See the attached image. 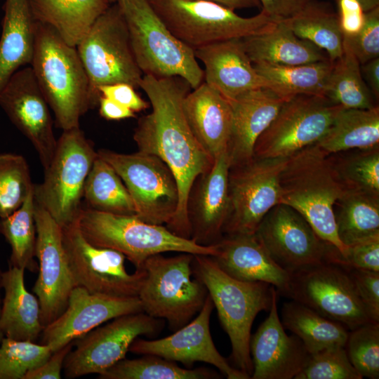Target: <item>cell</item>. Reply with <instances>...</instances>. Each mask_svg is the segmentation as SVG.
I'll return each instance as SVG.
<instances>
[{
    "mask_svg": "<svg viewBox=\"0 0 379 379\" xmlns=\"http://www.w3.org/2000/svg\"><path fill=\"white\" fill-rule=\"evenodd\" d=\"M216 254L211 256L229 276L243 281H262L286 293L290 274L272 259L255 234H223L216 243Z\"/></svg>",
    "mask_w": 379,
    "mask_h": 379,
    "instance_id": "25",
    "label": "cell"
},
{
    "mask_svg": "<svg viewBox=\"0 0 379 379\" xmlns=\"http://www.w3.org/2000/svg\"><path fill=\"white\" fill-rule=\"evenodd\" d=\"M79 229L93 246L122 253L136 269L150 256L166 252L214 256V244L204 246L180 237L166 227L147 223L135 215H119L81 208Z\"/></svg>",
    "mask_w": 379,
    "mask_h": 379,
    "instance_id": "5",
    "label": "cell"
},
{
    "mask_svg": "<svg viewBox=\"0 0 379 379\" xmlns=\"http://www.w3.org/2000/svg\"><path fill=\"white\" fill-rule=\"evenodd\" d=\"M100 95L108 98L134 112L149 107V102L142 99L131 84L118 82L103 85L98 88Z\"/></svg>",
    "mask_w": 379,
    "mask_h": 379,
    "instance_id": "49",
    "label": "cell"
},
{
    "mask_svg": "<svg viewBox=\"0 0 379 379\" xmlns=\"http://www.w3.org/2000/svg\"><path fill=\"white\" fill-rule=\"evenodd\" d=\"M343 108L321 95H298L287 100L258 138L253 157L288 158L317 143Z\"/></svg>",
    "mask_w": 379,
    "mask_h": 379,
    "instance_id": "12",
    "label": "cell"
},
{
    "mask_svg": "<svg viewBox=\"0 0 379 379\" xmlns=\"http://www.w3.org/2000/svg\"><path fill=\"white\" fill-rule=\"evenodd\" d=\"M281 321L303 343L310 354L335 346H345L349 331L342 324L328 319L291 300L284 303Z\"/></svg>",
    "mask_w": 379,
    "mask_h": 379,
    "instance_id": "34",
    "label": "cell"
},
{
    "mask_svg": "<svg viewBox=\"0 0 379 379\" xmlns=\"http://www.w3.org/2000/svg\"><path fill=\"white\" fill-rule=\"evenodd\" d=\"M100 115L110 121H119L135 117V112L118 102L100 95L98 100Z\"/></svg>",
    "mask_w": 379,
    "mask_h": 379,
    "instance_id": "53",
    "label": "cell"
},
{
    "mask_svg": "<svg viewBox=\"0 0 379 379\" xmlns=\"http://www.w3.org/2000/svg\"><path fill=\"white\" fill-rule=\"evenodd\" d=\"M171 32L193 50L211 44L244 39L272 29L266 13L242 17L220 4L201 0H148Z\"/></svg>",
    "mask_w": 379,
    "mask_h": 379,
    "instance_id": "7",
    "label": "cell"
},
{
    "mask_svg": "<svg viewBox=\"0 0 379 379\" xmlns=\"http://www.w3.org/2000/svg\"><path fill=\"white\" fill-rule=\"evenodd\" d=\"M62 243L75 286L91 293L138 297L145 277L143 267L126 271L121 253L93 246L83 236L77 222L64 227Z\"/></svg>",
    "mask_w": 379,
    "mask_h": 379,
    "instance_id": "14",
    "label": "cell"
},
{
    "mask_svg": "<svg viewBox=\"0 0 379 379\" xmlns=\"http://www.w3.org/2000/svg\"><path fill=\"white\" fill-rule=\"evenodd\" d=\"M324 95L346 109H371L376 106L364 81L361 64L345 46L343 55L333 62Z\"/></svg>",
    "mask_w": 379,
    "mask_h": 379,
    "instance_id": "38",
    "label": "cell"
},
{
    "mask_svg": "<svg viewBox=\"0 0 379 379\" xmlns=\"http://www.w3.org/2000/svg\"><path fill=\"white\" fill-rule=\"evenodd\" d=\"M99 375L100 379H206L217 378L209 369H188L155 355L120 360Z\"/></svg>",
    "mask_w": 379,
    "mask_h": 379,
    "instance_id": "40",
    "label": "cell"
},
{
    "mask_svg": "<svg viewBox=\"0 0 379 379\" xmlns=\"http://www.w3.org/2000/svg\"><path fill=\"white\" fill-rule=\"evenodd\" d=\"M214 2L232 10L261 7L259 0H201Z\"/></svg>",
    "mask_w": 379,
    "mask_h": 379,
    "instance_id": "55",
    "label": "cell"
},
{
    "mask_svg": "<svg viewBox=\"0 0 379 379\" xmlns=\"http://www.w3.org/2000/svg\"><path fill=\"white\" fill-rule=\"evenodd\" d=\"M316 145L327 154L379 147V107L343 108Z\"/></svg>",
    "mask_w": 379,
    "mask_h": 379,
    "instance_id": "32",
    "label": "cell"
},
{
    "mask_svg": "<svg viewBox=\"0 0 379 379\" xmlns=\"http://www.w3.org/2000/svg\"><path fill=\"white\" fill-rule=\"evenodd\" d=\"M83 199L87 208L119 215H135L132 198L120 176L107 161L98 157L86 178Z\"/></svg>",
    "mask_w": 379,
    "mask_h": 379,
    "instance_id": "37",
    "label": "cell"
},
{
    "mask_svg": "<svg viewBox=\"0 0 379 379\" xmlns=\"http://www.w3.org/2000/svg\"><path fill=\"white\" fill-rule=\"evenodd\" d=\"M25 270L9 265L1 273L4 298L1 308L0 326L5 337L34 342L44 329L38 298L25 285Z\"/></svg>",
    "mask_w": 379,
    "mask_h": 379,
    "instance_id": "30",
    "label": "cell"
},
{
    "mask_svg": "<svg viewBox=\"0 0 379 379\" xmlns=\"http://www.w3.org/2000/svg\"><path fill=\"white\" fill-rule=\"evenodd\" d=\"M33 188L26 159L17 154L0 153V218L18 209Z\"/></svg>",
    "mask_w": 379,
    "mask_h": 379,
    "instance_id": "42",
    "label": "cell"
},
{
    "mask_svg": "<svg viewBox=\"0 0 379 379\" xmlns=\"http://www.w3.org/2000/svg\"><path fill=\"white\" fill-rule=\"evenodd\" d=\"M182 109L192 133L213 161L227 152L232 121L227 99L202 82L186 95Z\"/></svg>",
    "mask_w": 379,
    "mask_h": 379,
    "instance_id": "27",
    "label": "cell"
},
{
    "mask_svg": "<svg viewBox=\"0 0 379 379\" xmlns=\"http://www.w3.org/2000/svg\"><path fill=\"white\" fill-rule=\"evenodd\" d=\"M52 353L48 345L4 336L0 343V379H24L29 371L44 364Z\"/></svg>",
    "mask_w": 379,
    "mask_h": 379,
    "instance_id": "43",
    "label": "cell"
},
{
    "mask_svg": "<svg viewBox=\"0 0 379 379\" xmlns=\"http://www.w3.org/2000/svg\"><path fill=\"white\" fill-rule=\"evenodd\" d=\"M0 107L33 145L46 169L53 157L58 139L51 108L31 66L18 70L1 90Z\"/></svg>",
    "mask_w": 379,
    "mask_h": 379,
    "instance_id": "19",
    "label": "cell"
},
{
    "mask_svg": "<svg viewBox=\"0 0 379 379\" xmlns=\"http://www.w3.org/2000/svg\"><path fill=\"white\" fill-rule=\"evenodd\" d=\"M364 12L379 6V0H357Z\"/></svg>",
    "mask_w": 379,
    "mask_h": 379,
    "instance_id": "56",
    "label": "cell"
},
{
    "mask_svg": "<svg viewBox=\"0 0 379 379\" xmlns=\"http://www.w3.org/2000/svg\"><path fill=\"white\" fill-rule=\"evenodd\" d=\"M279 187L280 204L300 213L317 235L343 256L347 247L337 234L333 206L345 187L329 155L316 143L293 154L280 174Z\"/></svg>",
    "mask_w": 379,
    "mask_h": 379,
    "instance_id": "3",
    "label": "cell"
},
{
    "mask_svg": "<svg viewBox=\"0 0 379 379\" xmlns=\"http://www.w3.org/2000/svg\"><path fill=\"white\" fill-rule=\"evenodd\" d=\"M255 234L275 263L289 274L331 261L338 251L300 213L284 204L268 211Z\"/></svg>",
    "mask_w": 379,
    "mask_h": 379,
    "instance_id": "17",
    "label": "cell"
},
{
    "mask_svg": "<svg viewBox=\"0 0 379 379\" xmlns=\"http://www.w3.org/2000/svg\"><path fill=\"white\" fill-rule=\"evenodd\" d=\"M140 312L142 310L138 297L91 293L75 286L62 314L44 328L41 344L49 346L53 352L109 320Z\"/></svg>",
    "mask_w": 379,
    "mask_h": 379,
    "instance_id": "21",
    "label": "cell"
},
{
    "mask_svg": "<svg viewBox=\"0 0 379 379\" xmlns=\"http://www.w3.org/2000/svg\"><path fill=\"white\" fill-rule=\"evenodd\" d=\"M77 49L97 104L100 96L98 88L101 86L124 82L140 88L144 74L135 60L117 3L109 5L96 19Z\"/></svg>",
    "mask_w": 379,
    "mask_h": 379,
    "instance_id": "10",
    "label": "cell"
},
{
    "mask_svg": "<svg viewBox=\"0 0 379 379\" xmlns=\"http://www.w3.org/2000/svg\"><path fill=\"white\" fill-rule=\"evenodd\" d=\"M284 98L267 88L248 91L230 101L232 121L227 149L230 167L253 158L255 144L274 119Z\"/></svg>",
    "mask_w": 379,
    "mask_h": 379,
    "instance_id": "26",
    "label": "cell"
},
{
    "mask_svg": "<svg viewBox=\"0 0 379 379\" xmlns=\"http://www.w3.org/2000/svg\"><path fill=\"white\" fill-rule=\"evenodd\" d=\"M194 275L205 286L232 345L234 367L250 378L251 327L257 314L270 310L275 287L262 281H243L224 272L211 256L194 255Z\"/></svg>",
    "mask_w": 379,
    "mask_h": 379,
    "instance_id": "4",
    "label": "cell"
},
{
    "mask_svg": "<svg viewBox=\"0 0 379 379\" xmlns=\"http://www.w3.org/2000/svg\"><path fill=\"white\" fill-rule=\"evenodd\" d=\"M345 266L369 319L379 322V272Z\"/></svg>",
    "mask_w": 379,
    "mask_h": 379,
    "instance_id": "47",
    "label": "cell"
},
{
    "mask_svg": "<svg viewBox=\"0 0 379 379\" xmlns=\"http://www.w3.org/2000/svg\"><path fill=\"white\" fill-rule=\"evenodd\" d=\"M352 330L371 321L344 265L326 261L290 273L284 295Z\"/></svg>",
    "mask_w": 379,
    "mask_h": 379,
    "instance_id": "13",
    "label": "cell"
},
{
    "mask_svg": "<svg viewBox=\"0 0 379 379\" xmlns=\"http://www.w3.org/2000/svg\"><path fill=\"white\" fill-rule=\"evenodd\" d=\"M361 74L367 82L372 95L378 100L379 98V58L371 60L361 66Z\"/></svg>",
    "mask_w": 379,
    "mask_h": 379,
    "instance_id": "54",
    "label": "cell"
},
{
    "mask_svg": "<svg viewBox=\"0 0 379 379\" xmlns=\"http://www.w3.org/2000/svg\"><path fill=\"white\" fill-rule=\"evenodd\" d=\"M34 211L33 188L18 209L0 218V233L11 248L9 265L32 272L38 270V264L34 259L36 240Z\"/></svg>",
    "mask_w": 379,
    "mask_h": 379,
    "instance_id": "39",
    "label": "cell"
},
{
    "mask_svg": "<svg viewBox=\"0 0 379 379\" xmlns=\"http://www.w3.org/2000/svg\"><path fill=\"white\" fill-rule=\"evenodd\" d=\"M107 1L109 4H113L117 2V0H105Z\"/></svg>",
    "mask_w": 379,
    "mask_h": 379,
    "instance_id": "58",
    "label": "cell"
},
{
    "mask_svg": "<svg viewBox=\"0 0 379 379\" xmlns=\"http://www.w3.org/2000/svg\"><path fill=\"white\" fill-rule=\"evenodd\" d=\"M97 152L124 182L133 201L135 215L147 223L168 225L179 203L178 182L170 168L157 156L140 151Z\"/></svg>",
    "mask_w": 379,
    "mask_h": 379,
    "instance_id": "11",
    "label": "cell"
},
{
    "mask_svg": "<svg viewBox=\"0 0 379 379\" xmlns=\"http://www.w3.org/2000/svg\"><path fill=\"white\" fill-rule=\"evenodd\" d=\"M277 297L274 288L270 314L251 336L253 379L295 378L311 355L295 335L286 334L278 313Z\"/></svg>",
    "mask_w": 379,
    "mask_h": 379,
    "instance_id": "22",
    "label": "cell"
},
{
    "mask_svg": "<svg viewBox=\"0 0 379 379\" xmlns=\"http://www.w3.org/2000/svg\"><path fill=\"white\" fill-rule=\"evenodd\" d=\"M230 168L227 152L213 161L211 168L194 181L187 201L190 239L209 246L223 235L230 209L228 175Z\"/></svg>",
    "mask_w": 379,
    "mask_h": 379,
    "instance_id": "23",
    "label": "cell"
},
{
    "mask_svg": "<svg viewBox=\"0 0 379 379\" xmlns=\"http://www.w3.org/2000/svg\"><path fill=\"white\" fill-rule=\"evenodd\" d=\"M98 152L80 127L62 131L41 184L34 185L35 201L62 228L75 221L84 187Z\"/></svg>",
    "mask_w": 379,
    "mask_h": 379,
    "instance_id": "9",
    "label": "cell"
},
{
    "mask_svg": "<svg viewBox=\"0 0 379 379\" xmlns=\"http://www.w3.org/2000/svg\"><path fill=\"white\" fill-rule=\"evenodd\" d=\"M131 44L144 75L180 77L194 89L204 80L194 50L176 38L155 13L148 0H117Z\"/></svg>",
    "mask_w": 379,
    "mask_h": 379,
    "instance_id": "6",
    "label": "cell"
},
{
    "mask_svg": "<svg viewBox=\"0 0 379 379\" xmlns=\"http://www.w3.org/2000/svg\"><path fill=\"white\" fill-rule=\"evenodd\" d=\"M1 273H2V272H1V270L0 269V292H1V288H1ZM1 293H0V316H1ZM4 338V333L2 332L1 326H0V343H1V341L2 340V339Z\"/></svg>",
    "mask_w": 379,
    "mask_h": 379,
    "instance_id": "57",
    "label": "cell"
},
{
    "mask_svg": "<svg viewBox=\"0 0 379 379\" xmlns=\"http://www.w3.org/2000/svg\"><path fill=\"white\" fill-rule=\"evenodd\" d=\"M309 1L310 0H259L261 10L276 21L293 16Z\"/></svg>",
    "mask_w": 379,
    "mask_h": 379,
    "instance_id": "52",
    "label": "cell"
},
{
    "mask_svg": "<svg viewBox=\"0 0 379 379\" xmlns=\"http://www.w3.org/2000/svg\"><path fill=\"white\" fill-rule=\"evenodd\" d=\"M35 21L52 27L77 47L96 19L109 7L105 0H28Z\"/></svg>",
    "mask_w": 379,
    "mask_h": 379,
    "instance_id": "31",
    "label": "cell"
},
{
    "mask_svg": "<svg viewBox=\"0 0 379 379\" xmlns=\"http://www.w3.org/2000/svg\"><path fill=\"white\" fill-rule=\"evenodd\" d=\"M345 349L362 378H379V322L368 321L350 330Z\"/></svg>",
    "mask_w": 379,
    "mask_h": 379,
    "instance_id": "44",
    "label": "cell"
},
{
    "mask_svg": "<svg viewBox=\"0 0 379 379\" xmlns=\"http://www.w3.org/2000/svg\"><path fill=\"white\" fill-rule=\"evenodd\" d=\"M328 155L345 189L379 196V147Z\"/></svg>",
    "mask_w": 379,
    "mask_h": 379,
    "instance_id": "41",
    "label": "cell"
},
{
    "mask_svg": "<svg viewBox=\"0 0 379 379\" xmlns=\"http://www.w3.org/2000/svg\"><path fill=\"white\" fill-rule=\"evenodd\" d=\"M193 258L189 253L173 257L156 254L142 265L146 274L138 295L142 310L166 319L173 329L187 324L200 311L208 295L203 283L192 277Z\"/></svg>",
    "mask_w": 379,
    "mask_h": 379,
    "instance_id": "8",
    "label": "cell"
},
{
    "mask_svg": "<svg viewBox=\"0 0 379 379\" xmlns=\"http://www.w3.org/2000/svg\"><path fill=\"white\" fill-rule=\"evenodd\" d=\"M140 88L147 95L152 112L139 118L133 140L138 151L157 156L173 173L179 203L173 220L166 227L180 237L190 239L188 194L195 179L213 163L192 133L183 112V100L192 88L180 77L143 75Z\"/></svg>",
    "mask_w": 379,
    "mask_h": 379,
    "instance_id": "1",
    "label": "cell"
},
{
    "mask_svg": "<svg viewBox=\"0 0 379 379\" xmlns=\"http://www.w3.org/2000/svg\"><path fill=\"white\" fill-rule=\"evenodd\" d=\"M338 16L343 36L356 34L362 27L365 12L357 0H338Z\"/></svg>",
    "mask_w": 379,
    "mask_h": 379,
    "instance_id": "50",
    "label": "cell"
},
{
    "mask_svg": "<svg viewBox=\"0 0 379 379\" xmlns=\"http://www.w3.org/2000/svg\"><path fill=\"white\" fill-rule=\"evenodd\" d=\"M194 52L204 64V82L229 101L252 90L269 88L246 53L241 39L211 44Z\"/></svg>",
    "mask_w": 379,
    "mask_h": 379,
    "instance_id": "24",
    "label": "cell"
},
{
    "mask_svg": "<svg viewBox=\"0 0 379 379\" xmlns=\"http://www.w3.org/2000/svg\"><path fill=\"white\" fill-rule=\"evenodd\" d=\"M214 308L208 294L192 321L163 338L147 340L136 338L129 347L135 354L155 355L187 366L201 361L215 366L228 379H248L246 374L230 364L218 351L210 332V317Z\"/></svg>",
    "mask_w": 379,
    "mask_h": 379,
    "instance_id": "20",
    "label": "cell"
},
{
    "mask_svg": "<svg viewBox=\"0 0 379 379\" xmlns=\"http://www.w3.org/2000/svg\"><path fill=\"white\" fill-rule=\"evenodd\" d=\"M253 66L268 82L269 89L287 100L298 95H324L333 62L327 60L293 66L260 62Z\"/></svg>",
    "mask_w": 379,
    "mask_h": 379,
    "instance_id": "35",
    "label": "cell"
},
{
    "mask_svg": "<svg viewBox=\"0 0 379 379\" xmlns=\"http://www.w3.org/2000/svg\"><path fill=\"white\" fill-rule=\"evenodd\" d=\"M284 20L296 36L324 50L331 61L343 55V35L338 13L326 3L310 0Z\"/></svg>",
    "mask_w": 379,
    "mask_h": 379,
    "instance_id": "36",
    "label": "cell"
},
{
    "mask_svg": "<svg viewBox=\"0 0 379 379\" xmlns=\"http://www.w3.org/2000/svg\"><path fill=\"white\" fill-rule=\"evenodd\" d=\"M241 42L253 64L293 66L329 60L324 50L296 36L284 20L267 32L241 39Z\"/></svg>",
    "mask_w": 379,
    "mask_h": 379,
    "instance_id": "28",
    "label": "cell"
},
{
    "mask_svg": "<svg viewBox=\"0 0 379 379\" xmlns=\"http://www.w3.org/2000/svg\"><path fill=\"white\" fill-rule=\"evenodd\" d=\"M73 347L72 342L53 352L44 364L29 371L24 379H60L65 359Z\"/></svg>",
    "mask_w": 379,
    "mask_h": 379,
    "instance_id": "51",
    "label": "cell"
},
{
    "mask_svg": "<svg viewBox=\"0 0 379 379\" xmlns=\"http://www.w3.org/2000/svg\"><path fill=\"white\" fill-rule=\"evenodd\" d=\"M162 327L159 319L143 312L116 317L74 341V349L67 355L63 372L69 379L100 373L126 358L133 340L152 335Z\"/></svg>",
    "mask_w": 379,
    "mask_h": 379,
    "instance_id": "16",
    "label": "cell"
},
{
    "mask_svg": "<svg viewBox=\"0 0 379 379\" xmlns=\"http://www.w3.org/2000/svg\"><path fill=\"white\" fill-rule=\"evenodd\" d=\"M34 219L35 257L39 263L33 292L39 302L40 319L44 328L65 311L75 285L63 246L62 227L36 201Z\"/></svg>",
    "mask_w": 379,
    "mask_h": 379,
    "instance_id": "18",
    "label": "cell"
},
{
    "mask_svg": "<svg viewBox=\"0 0 379 379\" xmlns=\"http://www.w3.org/2000/svg\"><path fill=\"white\" fill-rule=\"evenodd\" d=\"M333 211L337 234L345 247L379 237V196L345 189Z\"/></svg>",
    "mask_w": 379,
    "mask_h": 379,
    "instance_id": "33",
    "label": "cell"
},
{
    "mask_svg": "<svg viewBox=\"0 0 379 379\" xmlns=\"http://www.w3.org/2000/svg\"><path fill=\"white\" fill-rule=\"evenodd\" d=\"M288 159L253 157L230 168V209L223 234L255 233L265 215L280 204L279 177Z\"/></svg>",
    "mask_w": 379,
    "mask_h": 379,
    "instance_id": "15",
    "label": "cell"
},
{
    "mask_svg": "<svg viewBox=\"0 0 379 379\" xmlns=\"http://www.w3.org/2000/svg\"><path fill=\"white\" fill-rule=\"evenodd\" d=\"M30 66L58 127H79L81 117L98 105L77 47L67 44L50 26L36 21Z\"/></svg>",
    "mask_w": 379,
    "mask_h": 379,
    "instance_id": "2",
    "label": "cell"
},
{
    "mask_svg": "<svg viewBox=\"0 0 379 379\" xmlns=\"http://www.w3.org/2000/svg\"><path fill=\"white\" fill-rule=\"evenodd\" d=\"M347 47L361 65L379 56V6L365 12L361 29L354 35L343 36Z\"/></svg>",
    "mask_w": 379,
    "mask_h": 379,
    "instance_id": "46",
    "label": "cell"
},
{
    "mask_svg": "<svg viewBox=\"0 0 379 379\" xmlns=\"http://www.w3.org/2000/svg\"><path fill=\"white\" fill-rule=\"evenodd\" d=\"M345 346L329 347L310 355L294 379H361Z\"/></svg>",
    "mask_w": 379,
    "mask_h": 379,
    "instance_id": "45",
    "label": "cell"
},
{
    "mask_svg": "<svg viewBox=\"0 0 379 379\" xmlns=\"http://www.w3.org/2000/svg\"><path fill=\"white\" fill-rule=\"evenodd\" d=\"M0 38V91L11 77L32 60L36 21L28 0H6Z\"/></svg>",
    "mask_w": 379,
    "mask_h": 379,
    "instance_id": "29",
    "label": "cell"
},
{
    "mask_svg": "<svg viewBox=\"0 0 379 379\" xmlns=\"http://www.w3.org/2000/svg\"><path fill=\"white\" fill-rule=\"evenodd\" d=\"M335 262L346 266L379 272V237L356 243L347 247L345 254Z\"/></svg>",
    "mask_w": 379,
    "mask_h": 379,
    "instance_id": "48",
    "label": "cell"
}]
</instances>
